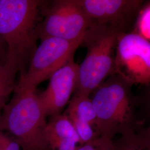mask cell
I'll list each match as a JSON object with an SVG mask.
<instances>
[{
    "label": "cell",
    "instance_id": "obj_14",
    "mask_svg": "<svg viewBox=\"0 0 150 150\" xmlns=\"http://www.w3.org/2000/svg\"><path fill=\"white\" fill-rule=\"evenodd\" d=\"M135 27L133 33L150 41V4L144 5L137 16Z\"/></svg>",
    "mask_w": 150,
    "mask_h": 150
},
{
    "label": "cell",
    "instance_id": "obj_10",
    "mask_svg": "<svg viewBox=\"0 0 150 150\" xmlns=\"http://www.w3.org/2000/svg\"><path fill=\"white\" fill-rule=\"evenodd\" d=\"M64 115L75 128L81 145L100 136L97 130L95 110L89 97L75 93Z\"/></svg>",
    "mask_w": 150,
    "mask_h": 150
},
{
    "label": "cell",
    "instance_id": "obj_6",
    "mask_svg": "<svg viewBox=\"0 0 150 150\" xmlns=\"http://www.w3.org/2000/svg\"><path fill=\"white\" fill-rule=\"evenodd\" d=\"M41 40L32 55L28 69L20 76L17 85L36 90L39 84L50 79L57 71L74 59L76 50L82 43L53 37Z\"/></svg>",
    "mask_w": 150,
    "mask_h": 150
},
{
    "label": "cell",
    "instance_id": "obj_16",
    "mask_svg": "<svg viewBox=\"0 0 150 150\" xmlns=\"http://www.w3.org/2000/svg\"><path fill=\"white\" fill-rule=\"evenodd\" d=\"M7 55V46L4 40L0 37V63L5 60Z\"/></svg>",
    "mask_w": 150,
    "mask_h": 150
},
{
    "label": "cell",
    "instance_id": "obj_15",
    "mask_svg": "<svg viewBox=\"0 0 150 150\" xmlns=\"http://www.w3.org/2000/svg\"><path fill=\"white\" fill-rule=\"evenodd\" d=\"M76 150H116L113 141L98 136L78 147Z\"/></svg>",
    "mask_w": 150,
    "mask_h": 150
},
{
    "label": "cell",
    "instance_id": "obj_7",
    "mask_svg": "<svg viewBox=\"0 0 150 150\" xmlns=\"http://www.w3.org/2000/svg\"><path fill=\"white\" fill-rule=\"evenodd\" d=\"M114 75L131 86L149 85L150 41L133 32L120 33L116 48Z\"/></svg>",
    "mask_w": 150,
    "mask_h": 150
},
{
    "label": "cell",
    "instance_id": "obj_3",
    "mask_svg": "<svg viewBox=\"0 0 150 150\" xmlns=\"http://www.w3.org/2000/svg\"><path fill=\"white\" fill-rule=\"evenodd\" d=\"M131 86L113 75L95 90L91 100L100 136L113 140L115 136L127 132L139 123L135 117Z\"/></svg>",
    "mask_w": 150,
    "mask_h": 150
},
{
    "label": "cell",
    "instance_id": "obj_1",
    "mask_svg": "<svg viewBox=\"0 0 150 150\" xmlns=\"http://www.w3.org/2000/svg\"><path fill=\"white\" fill-rule=\"evenodd\" d=\"M44 1L0 0V37L7 46V55L26 72L36 47L40 14Z\"/></svg>",
    "mask_w": 150,
    "mask_h": 150
},
{
    "label": "cell",
    "instance_id": "obj_9",
    "mask_svg": "<svg viewBox=\"0 0 150 150\" xmlns=\"http://www.w3.org/2000/svg\"><path fill=\"white\" fill-rule=\"evenodd\" d=\"M79 70V64L70 61L51 76L47 88L38 95L47 117L61 114L77 88Z\"/></svg>",
    "mask_w": 150,
    "mask_h": 150
},
{
    "label": "cell",
    "instance_id": "obj_12",
    "mask_svg": "<svg viewBox=\"0 0 150 150\" xmlns=\"http://www.w3.org/2000/svg\"><path fill=\"white\" fill-rule=\"evenodd\" d=\"M20 71L18 63L10 57L7 56L0 63V117L9 97L15 91L16 77Z\"/></svg>",
    "mask_w": 150,
    "mask_h": 150
},
{
    "label": "cell",
    "instance_id": "obj_4",
    "mask_svg": "<svg viewBox=\"0 0 150 150\" xmlns=\"http://www.w3.org/2000/svg\"><path fill=\"white\" fill-rule=\"evenodd\" d=\"M120 33L107 26L92 20L83 38L87 48L86 57L79 65L76 93L90 96L114 75L115 52Z\"/></svg>",
    "mask_w": 150,
    "mask_h": 150
},
{
    "label": "cell",
    "instance_id": "obj_11",
    "mask_svg": "<svg viewBox=\"0 0 150 150\" xmlns=\"http://www.w3.org/2000/svg\"><path fill=\"white\" fill-rule=\"evenodd\" d=\"M44 134L48 150H76L81 145L75 128L64 114L50 117Z\"/></svg>",
    "mask_w": 150,
    "mask_h": 150
},
{
    "label": "cell",
    "instance_id": "obj_5",
    "mask_svg": "<svg viewBox=\"0 0 150 150\" xmlns=\"http://www.w3.org/2000/svg\"><path fill=\"white\" fill-rule=\"evenodd\" d=\"M41 13L45 19L38 29V38L41 40L53 37L82 42L91 21L80 0L44 1Z\"/></svg>",
    "mask_w": 150,
    "mask_h": 150
},
{
    "label": "cell",
    "instance_id": "obj_8",
    "mask_svg": "<svg viewBox=\"0 0 150 150\" xmlns=\"http://www.w3.org/2000/svg\"><path fill=\"white\" fill-rule=\"evenodd\" d=\"M80 2L91 20L119 33H127L144 3L142 0H80Z\"/></svg>",
    "mask_w": 150,
    "mask_h": 150
},
{
    "label": "cell",
    "instance_id": "obj_2",
    "mask_svg": "<svg viewBox=\"0 0 150 150\" xmlns=\"http://www.w3.org/2000/svg\"><path fill=\"white\" fill-rule=\"evenodd\" d=\"M36 90L16 85L0 117V130L17 142L22 150H48L44 134L47 117Z\"/></svg>",
    "mask_w": 150,
    "mask_h": 150
},
{
    "label": "cell",
    "instance_id": "obj_13",
    "mask_svg": "<svg viewBox=\"0 0 150 150\" xmlns=\"http://www.w3.org/2000/svg\"><path fill=\"white\" fill-rule=\"evenodd\" d=\"M113 142L116 150H150V128L139 123Z\"/></svg>",
    "mask_w": 150,
    "mask_h": 150
}]
</instances>
